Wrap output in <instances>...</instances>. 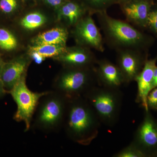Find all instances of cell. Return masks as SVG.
Segmentation results:
<instances>
[{"label":"cell","mask_w":157,"mask_h":157,"mask_svg":"<svg viewBox=\"0 0 157 157\" xmlns=\"http://www.w3.org/2000/svg\"><path fill=\"white\" fill-rule=\"evenodd\" d=\"M101 121L82 96L67 100L63 126L74 142L87 146L98 137Z\"/></svg>","instance_id":"1"},{"label":"cell","mask_w":157,"mask_h":157,"mask_svg":"<svg viewBox=\"0 0 157 157\" xmlns=\"http://www.w3.org/2000/svg\"><path fill=\"white\" fill-rule=\"evenodd\" d=\"M96 14L104 42L111 49L140 51L147 43L146 36L126 21L111 17L107 12Z\"/></svg>","instance_id":"2"},{"label":"cell","mask_w":157,"mask_h":157,"mask_svg":"<svg viewBox=\"0 0 157 157\" xmlns=\"http://www.w3.org/2000/svg\"><path fill=\"white\" fill-rule=\"evenodd\" d=\"M82 97L92 107L101 123L109 127L116 124L122 101L119 88L96 85L88 90Z\"/></svg>","instance_id":"3"},{"label":"cell","mask_w":157,"mask_h":157,"mask_svg":"<svg viewBox=\"0 0 157 157\" xmlns=\"http://www.w3.org/2000/svg\"><path fill=\"white\" fill-rule=\"evenodd\" d=\"M67 103V100L61 94L49 91L40 99L35 111L34 128L45 132L59 130L63 126Z\"/></svg>","instance_id":"4"},{"label":"cell","mask_w":157,"mask_h":157,"mask_svg":"<svg viewBox=\"0 0 157 157\" xmlns=\"http://www.w3.org/2000/svg\"><path fill=\"white\" fill-rule=\"evenodd\" d=\"M97 83L95 67H69L55 82L53 91L69 100L82 96Z\"/></svg>","instance_id":"5"},{"label":"cell","mask_w":157,"mask_h":157,"mask_svg":"<svg viewBox=\"0 0 157 157\" xmlns=\"http://www.w3.org/2000/svg\"><path fill=\"white\" fill-rule=\"evenodd\" d=\"M49 92L37 93L32 91L26 84L25 75L9 90L17 104V109L14 115V120L16 121L24 123L25 132L30 128L34 113L40 99Z\"/></svg>","instance_id":"6"},{"label":"cell","mask_w":157,"mask_h":157,"mask_svg":"<svg viewBox=\"0 0 157 157\" xmlns=\"http://www.w3.org/2000/svg\"><path fill=\"white\" fill-rule=\"evenodd\" d=\"M74 26V35L80 45L104 52L103 37L90 15L82 18Z\"/></svg>","instance_id":"7"},{"label":"cell","mask_w":157,"mask_h":157,"mask_svg":"<svg viewBox=\"0 0 157 157\" xmlns=\"http://www.w3.org/2000/svg\"><path fill=\"white\" fill-rule=\"evenodd\" d=\"M116 52L117 65L123 76L125 83L135 81L146 60L141 56L140 51L125 49Z\"/></svg>","instance_id":"8"},{"label":"cell","mask_w":157,"mask_h":157,"mask_svg":"<svg viewBox=\"0 0 157 157\" xmlns=\"http://www.w3.org/2000/svg\"><path fill=\"white\" fill-rule=\"evenodd\" d=\"M133 142L147 155L157 151V124L149 111L137 129Z\"/></svg>","instance_id":"9"},{"label":"cell","mask_w":157,"mask_h":157,"mask_svg":"<svg viewBox=\"0 0 157 157\" xmlns=\"http://www.w3.org/2000/svg\"><path fill=\"white\" fill-rule=\"evenodd\" d=\"M95 67L98 85L111 88H119L125 83L117 65L106 59L98 60Z\"/></svg>","instance_id":"10"},{"label":"cell","mask_w":157,"mask_h":157,"mask_svg":"<svg viewBox=\"0 0 157 157\" xmlns=\"http://www.w3.org/2000/svg\"><path fill=\"white\" fill-rule=\"evenodd\" d=\"M157 58L146 60L141 72L135 79L137 84V93L136 102L143 107L145 111H149L147 98L152 90L153 78Z\"/></svg>","instance_id":"11"},{"label":"cell","mask_w":157,"mask_h":157,"mask_svg":"<svg viewBox=\"0 0 157 157\" xmlns=\"http://www.w3.org/2000/svg\"><path fill=\"white\" fill-rule=\"evenodd\" d=\"M151 6L146 0H129L124 3L122 11L126 21L137 27H147Z\"/></svg>","instance_id":"12"},{"label":"cell","mask_w":157,"mask_h":157,"mask_svg":"<svg viewBox=\"0 0 157 157\" xmlns=\"http://www.w3.org/2000/svg\"><path fill=\"white\" fill-rule=\"evenodd\" d=\"M58 60L68 67H94L98 60L88 48L77 47L67 48L59 56Z\"/></svg>","instance_id":"13"},{"label":"cell","mask_w":157,"mask_h":157,"mask_svg":"<svg viewBox=\"0 0 157 157\" xmlns=\"http://www.w3.org/2000/svg\"><path fill=\"white\" fill-rule=\"evenodd\" d=\"M28 65V61L21 58L4 63L0 73V79L6 89L10 90L25 75Z\"/></svg>","instance_id":"14"},{"label":"cell","mask_w":157,"mask_h":157,"mask_svg":"<svg viewBox=\"0 0 157 157\" xmlns=\"http://www.w3.org/2000/svg\"><path fill=\"white\" fill-rule=\"evenodd\" d=\"M68 32L63 28H56L39 34L33 40L35 45L53 44L66 46Z\"/></svg>","instance_id":"15"},{"label":"cell","mask_w":157,"mask_h":157,"mask_svg":"<svg viewBox=\"0 0 157 157\" xmlns=\"http://www.w3.org/2000/svg\"><path fill=\"white\" fill-rule=\"evenodd\" d=\"M84 11L78 4L69 2L62 6L60 15L67 21L69 25L75 26L83 18Z\"/></svg>","instance_id":"16"},{"label":"cell","mask_w":157,"mask_h":157,"mask_svg":"<svg viewBox=\"0 0 157 157\" xmlns=\"http://www.w3.org/2000/svg\"><path fill=\"white\" fill-rule=\"evenodd\" d=\"M66 46L53 44L34 45L30 47V51H35L41 55L43 57H53L59 56L66 52Z\"/></svg>","instance_id":"17"},{"label":"cell","mask_w":157,"mask_h":157,"mask_svg":"<svg viewBox=\"0 0 157 157\" xmlns=\"http://www.w3.org/2000/svg\"><path fill=\"white\" fill-rule=\"evenodd\" d=\"M47 21L44 14L39 12H32L23 17L21 25L23 28L28 30H33L42 26Z\"/></svg>","instance_id":"18"},{"label":"cell","mask_w":157,"mask_h":157,"mask_svg":"<svg viewBox=\"0 0 157 157\" xmlns=\"http://www.w3.org/2000/svg\"><path fill=\"white\" fill-rule=\"evenodd\" d=\"M17 46V39L10 31L0 28V48L3 50L10 51Z\"/></svg>","instance_id":"19"},{"label":"cell","mask_w":157,"mask_h":157,"mask_svg":"<svg viewBox=\"0 0 157 157\" xmlns=\"http://www.w3.org/2000/svg\"><path fill=\"white\" fill-rule=\"evenodd\" d=\"M147 155L134 142L113 155L114 157H144Z\"/></svg>","instance_id":"20"},{"label":"cell","mask_w":157,"mask_h":157,"mask_svg":"<svg viewBox=\"0 0 157 157\" xmlns=\"http://www.w3.org/2000/svg\"><path fill=\"white\" fill-rule=\"evenodd\" d=\"M90 5V11L93 13L107 12V9L113 0H89Z\"/></svg>","instance_id":"21"},{"label":"cell","mask_w":157,"mask_h":157,"mask_svg":"<svg viewBox=\"0 0 157 157\" xmlns=\"http://www.w3.org/2000/svg\"><path fill=\"white\" fill-rule=\"evenodd\" d=\"M17 6V0H0V9L5 14L12 13Z\"/></svg>","instance_id":"22"},{"label":"cell","mask_w":157,"mask_h":157,"mask_svg":"<svg viewBox=\"0 0 157 157\" xmlns=\"http://www.w3.org/2000/svg\"><path fill=\"white\" fill-rule=\"evenodd\" d=\"M147 27L157 34V9H151L147 17Z\"/></svg>","instance_id":"23"},{"label":"cell","mask_w":157,"mask_h":157,"mask_svg":"<svg viewBox=\"0 0 157 157\" xmlns=\"http://www.w3.org/2000/svg\"><path fill=\"white\" fill-rule=\"evenodd\" d=\"M147 104L149 109L157 110V87L149 93L147 98Z\"/></svg>","instance_id":"24"},{"label":"cell","mask_w":157,"mask_h":157,"mask_svg":"<svg viewBox=\"0 0 157 157\" xmlns=\"http://www.w3.org/2000/svg\"><path fill=\"white\" fill-rule=\"evenodd\" d=\"M30 51V55L31 58L33 59L36 63L40 64L42 63L43 61L45 59V58L43 57L38 52L35 51Z\"/></svg>","instance_id":"25"},{"label":"cell","mask_w":157,"mask_h":157,"mask_svg":"<svg viewBox=\"0 0 157 157\" xmlns=\"http://www.w3.org/2000/svg\"><path fill=\"white\" fill-rule=\"evenodd\" d=\"M48 5L53 7H57L62 4L63 0H45Z\"/></svg>","instance_id":"26"},{"label":"cell","mask_w":157,"mask_h":157,"mask_svg":"<svg viewBox=\"0 0 157 157\" xmlns=\"http://www.w3.org/2000/svg\"><path fill=\"white\" fill-rule=\"evenodd\" d=\"M157 87V67L155 68L154 72L152 84V90Z\"/></svg>","instance_id":"27"},{"label":"cell","mask_w":157,"mask_h":157,"mask_svg":"<svg viewBox=\"0 0 157 157\" xmlns=\"http://www.w3.org/2000/svg\"><path fill=\"white\" fill-rule=\"evenodd\" d=\"M6 92V89L4 87L2 82L0 79V97L4 96Z\"/></svg>","instance_id":"28"},{"label":"cell","mask_w":157,"mask_h":157,"mask_svg":"<svg viewBox=\"0 0 157 157\" xmlns=\"http://www.w3.org/2000/svg\"><path fill=\"white\" fill-rule=\"evenodd\" d=\"M3 63H3V62L0 60V73H1V70H2V67Z\"/></svg>","instance_id":"29"},{"label":"cell","mask_w":157,"mask_h":157,"mask_svg":"<svg viewBox=\"0 0 157 157\" xmlns=\"http://www.w3.org/2000/svg\"><path fill=\"white\" fill-rule=\"evenodd\" d=\"M122 1H123L124 3H125L127 2V1H129V0H122Z\"/></svg>","instance_id":"30"}]
</instances>
